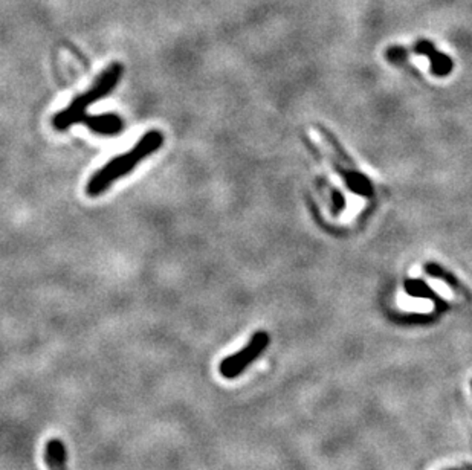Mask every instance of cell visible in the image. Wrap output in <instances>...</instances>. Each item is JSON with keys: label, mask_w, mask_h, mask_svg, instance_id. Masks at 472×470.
Segmentation results:
<instances>
[{"label": "cell", "mask_w": 472, "mask_h": 470, "mask_svg": "<svg viewBox=\"0 0 472 470\" xmlns=\"http://www.w3.org/2000/svg\"><path fill=\"white\" fill-rule=\"evenodd\" d=\"M164 135L159 130H150L141 136L133 147L126 153L114 157L103 168L95 171V175L89 179L86 185V192L90 197H96L107 191L116 181L129 176L144 159H147L162 147Z\"/></svg>", "instance_id": "1"}, {"label": "cell", "mask_w": 472, "mask_h": 470, "mask_svg": "<svg viewBox=\"0 0 472 470\" xmlns=\"http://www.w3.org/2000/svg\"><path fill=\"white\" fill-rule=\"evenodd\" d=\"M122 78V66L120 63L110 65L104 71L96 81L89 89L87 92L78 95L77 98L69 104L66 109L61 110L52 118V126L55 130L65 131L71 128L75 124H80L83 118L87 115V109L95 104L96 101L103 100L114 92V89L118 86V82Z\"/></svg>", "instance_id": "2"}, {"label": "cell", "mask_w": 472, "mask_h": 470, "mask_svg": "<svg viewBox=\"0 0 472 470\" xmlns=\"http://www.w3.org/2000/svg\"><path fill=\"white\" fill-rule=\"evenodd\" d=\"M315 128L318 130L321 139L332 150V155H329L330 165L336 171V175L343 179L347 190L361 197H372L374 194L372 181L363 171L358 170L356 164L353 162V159L347 153L343 144L336 139V136L329 128H325L323 124H315Z\"/></svg>", "instance_id": "3"}, {"label": "cell", "mask_w": 472, "mask_h": 470, "mask_svg": "<svg viewBox=\"0 0 472 470\" xmlns=\"http://www.w3.org/2000/svg\"><path fill=\"white\" fill-rule=\"evenodd\" d=\"M269 342L270 337L266 331H257L255 335L251 336V339H249L245 347L231 356H226L220 362V376L228 380H233L243 374L248 370V366L254 363L261 356V352L269 347Z\"/></svg>", "instance_id": "4"}, {"label": "cell", "mask_w": 472, "mask_h": 470, "mask_svg": "<svg viewBox=\"0 0 472 470\" xmlns=\"http://www.w3.org/2000/svg\"><path fill=\"white\" fill-rule=\"evenodd\" d=\"M409 54L427 57L429 61V71H431L434 77L443 78L453 72V60L448 55L437 51L431 41L427 40L418 41L411 49H407V47H390V49H387V58L393 61V63H399V61L405 60Z\"/></svg>", "instance_id": "5"}, {"label": "cell", "mask_w": 472, "mask_h": 470, "mask_svg": "<svg viewBox=\"0 0 472 470\" xmlns=\"http://www.w3.org/2000/svg\"><path fill=\"white\" fill-rule=\"evenodd\" d=\"M83 126H86L90 131L101 136H116L124 130V121L120 115L116 113H104V115H86L83 118Z\"/></svg>", "instance_id": "6"}, {"label": "cell", "mask_w": 472, "mask_h": 470, "mask_svg": "<svg viewBox=\"0 0 472 470\" xmlns=\"http://www.w3.org/2000/svg\"><path fill=\"white\" fill-rule=\"evenodd\" d=\"M423 271H425L427 275L431 276V278L440 280V281L445 282V284L448 287L453 289L457 295H460V296H463V298H466V300L472 298L469 289L464 286L463 282L459 278H457V276L453 272L447 271L445 267H442L440 265H437V262H427L425 267H423Z\"/></svg>", "instance_id": "7"}, {"label": "cell", "mask_w": 472, "mask_h": 470, "mask_svg": "<svg viewBox=\"0 0 472 470\" xmlns=\"http://www.w3.org/2000/svg\"><path fill=\"white\" fill-rule=\"evenodd\" d=\"M405 292L413 296V298H422V300H428V301H433L434 306L443 312V310L448 309V302L445 300H442L439 295H437L434 290L429 287L425 281L422 280H407L405 281Z\"/></svg>", "instance_id": "8"}, {"label": "cell", "mask_w": 472, "mask_h": 470, "mask_svg": "<svg viewBox=\"0 0 472 470\" xmlns=\"http://www.w3.org/2000/svg\"><path fill=\"white\" fill-rule=\"evenodd\" d=\"M45 462L50 470H66V447L60 438H51L46 443Z\"/></svg>", "instance_id": "9"}, {"label": "cell", "mask_w": 472, "mask_h": 470, "mask_svg": "<svg viewBox=\"0 0 472 470\" xmlns=\"http://www.w3.org/2000/svg\"><path fill=\"white\" fill-rule=\"evenodd\" d=\"M321 194L328 200V205L333 216H338V214H341L344 211L345 199L343 196V192L336 190L335 186H332L330 183L321 185Z\"/></svg>", "instance_id": "10"}, {"label": "cell", "mask_w": 472, "mask_h": 470, "mask_svg": "<svg viewBox=\"0 0 472 470\" xmlns=\"http://www.w3.org/2000/svg\"><path fill=\"white\" fill-rule=\"evenodd\" d=\"M471 388H472V380H471Z\"/></svg>", "instance_id": "11"}]
</instances>
